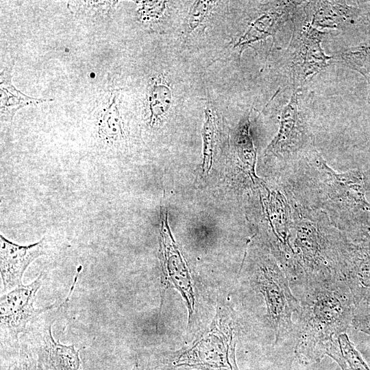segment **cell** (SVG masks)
Segmentation results:
<instances>
[{"instance_id":"obj_8","label":"cell","mask_w":370,"mask_h":370,"mask_svg":"<svg viewBox=\"0 0 370 370\" xmlns=\"http://www.w3.org/2000/svg\"><path fill=\"white\" fill-rule=\"evenodd\" d=\"M44 271L30 284L19 286L1 294L0 328L1 347L19 349V334H24L29 324L45 312L47 307L36 308V294L44 280Z\"/></svg>"},{"instance_id":"obj_15","label":"cell","mask_w":370,"mask_h":370,"mask_svg":"<svg viewBox=\"0 0 370 370\" xmlns=\"http://www.w3.org/2000/svg\"><path fill=\"white\" fill-rule=\"evenodd\" d=\"M248 114L240 122L235 132L234 146L239 159L243 163L247 173L254 180V167L256 153L249 132L250 123Z\"/></svg>"},{"instance_id":"obj_14","label":"cell","mask_w":370,"mask_h":370,"mask_svg":"<svg viewBox=\"0 0 370 370\" xmlns=\"http://www.w3.org/2000/svg\"><path fill=\"white\" fill-rule=\"evenodd\" d=\"M297 2L283 1L278 9L271 11L257 19L245 34L240 39L237 45L249 44L251 42L273 35L280 23L284 21L286 12L291 11V6L296 5Z\"/></svg>"},{"instance_id":"obj_17","label":"cell","mask_w":370,"mask_h":370,"mask_svg":"<svg viewBox=\"0 0 370 370\" xmlns=\"http://www.w3.org/2000/svg\"><path fill=\"white\" fill-rule=\"evenodd\" d=\"M172 104V92L163 82H155L149 92L151 120L158 121L169 110Z\"/></svg>"},{"instance_id":"obj_13","label":"cell","mask_w":370,"mask_h":370,"mask_svg":"<svg viewBox=\"0 0 370 370\" xmlns=\"http://www.w3.org/2000/svg\"><path fill=\"white\" fill-rule=\"evenodd\" d=\"M325 355L335 360L342 370H370L346 333L334 339Z\"/></svg>"},{"instance_id":"obj_1","label":"cell","mask_w":370,"mask_h":370,"mask_svg":"<svg viewBox=\"0 0 370 370\" xmlns=\"http://www.w3.org/2000/svg\"><path fill=\"white\" fill-rule=\"evenodd\" d=\"M297 183L309 199L308 208L322 212L332 225L345 233L370 232V204L359 169L337 173L314 149L301 159Z\"/></svg>"},{"instance_id":"obj_4","label":"cell","mask_w":370,"mask_h":370,"mask_svg":"<svg viewBox=\"0 0 370 370\" xmlns=\"http://www.w3.org/2000/svg\"><path fill=\"white\" fill-rule=\"evenodd\" d=\"M237 324L227 305L217 307L207 329L189 346L167 355L171 367L199 370H239L236 360Z\"/></svg>"},{"instance_id":"obj_20","label":"cell","mask_w":370,"mask_h":370,"mask_svg":"<svg viewBox=\"0 0 370 370\" xmlns=\"http://www.w3.org/2000/svg\"><path fill=\"white\" fill-rule=\"evenodd\" d=\"M213 3V1H198L193 3L187 18L188 33L195 30L203 23L210 12Z\"/></svg>"},{"instance_id":"obj_22","label":"cell","mask_w":370,"mask_h":370,"mask_svg":"<svg viewBox=\"0 0 370 370\" xmlns=\"http://www.w3.org/2000/svg\"><path fill=\"white\" fill-rule=\"evenodd\" d=\"M351 325L370 336V310H356Z\"/></svg>"},{"instance_id":"obj_11","label":"cell","mask_w":370,"mask_h":370,"mask_svg":"<svg viewBox=\"0 0 370 370\" xmlns=\"http://www.w3.org/2000/svg\"><path fill=\"white\" fill-rule=\"evenodd\" d=\"M162 301L168 288L173 287L182 295L188 311L190 327L197 312L195 286L190 271L170 234H162L161 245Z\"/></svg>"},{"instance_id":"obj_9","label":"cell","mask_w":370,"mask_h":370,"mask_svg":"<svg viewBox=\"0 0 370 370\" xmlns=\"http://www.w3.org/2000/svg\"><path fill=\"white\" fill-rule=\"evenodd\" d=\"M325 34L308 21L295 27L287 53L290 77L296 88L328 66L331 57L325 54L321 45Z\"/></svg>"},{"instance_id":"obj_10","label":"cell","mask_w":370,"mask_h":370,"mask_svg":"<svg viewBox=\"0 0 370 370\" xmlns=\"http://www.w3.org/2000/svg\"><path fill=\"white\" fill-rule=\"evenodd\" d=\"M312 135L294 92L284 108L278 132L265 149V155L283 162L301 159L312 147Z\"/></svg>"},{"instance_id":"obj_3","label":"cell","mask_w":370,"mask_h":370,"mask_svg":"<svg viewBox=\"0 0 370 370\" xmlns=\"http://www.w3.org/2000/svg\"><path fill=\"white\" fill-rule=\"evenodd\" d=\"M292 214L291 245L304 273V286L341 279L338 269L341 231L318 210L300 206Z\"/></svg>"},{"instance_id":"obj_24","label":"cell","mask_w":370,"mask_h":370,"mask_svg":"<svg viewBox=\"0 0 370 370\" xmlns=\"http://www.w3.org/2000/svg\"><path fill=\"white\" fill-rule=\"evenodd\" d=\"M132 370H144L143 365L138 361H136L134 365Z\"/></svg>"},{"instance_id":"obj_19","label":"cell","mask_w":370,"mask_h":370,"mask_svg":"<svg viewBox=\"0 0 370 370\" xmlns=\"http://www.w3.org/2000/svg\"><path fill=\"white\" fill-rule=\"evenodd\" d=\"M206 120L203 129L204 137V163L207 166L208 164L210 167L212 158L214 134V119L211 110H206Z\"/></svg>"},{"instance_id":"obj_16","label":"cell","mask_w":370,"mask_h":370,"mask_svg":"<svg viewBox=\"0 0 370 370\" xmlns=\"http://www.w3.org/2000/svg\"><path fill=\"white\" fill-rule=\"evenodd\" d=\"M46 101L27 97L12 86L10 79L1 77V117L3 120L10 121L22 107Z\"/></svg>"},{"instance_id":"obj_18","label":"cell","mask_w":370,"mask_h":370,"mask_svg":"<svg viewBox=\"0 0 370 370\" xmlns=\"http://www.w3.org/2000/svg\"><path fill=\"white\" fill-rule=\"evenodd\" d=\"M341 58L349 67L365 75L370 71V40L345 50Z\"/></svg>"},{"instance_id":"obj_21","label":"cell","mask_w":370,"mask_h":370,"mask_svg":"<svg viewBox=\"0 0 370 370\" xmlns=\"http://www.w3.org/2000/svg\"><path fill=\"white\" fill-rule=\"evenodd\" d=\"M19 351L18 358L7 370H38L37 360L29 347L23 344Z\"/></svg>"},{"instance_id":"obj_23","label":"cell","mask_w":370,"mask_h":370,"mask_svg":"<svg viewBox=\"0 0 370 370\" xmlns=\"http://www.w3.org/2000/svg\"><path fill=\"white\" fill-rule=\"evenodd\" d=\"M364 77L366 78V80H367V84H368V86H367V88H368L367 99H368V103L370 105V71L369 73H367L365 75H364Z\"/></svg>"},{"instance_id":"obj_5","label":"cell","mask_w":370,"mask_h":370,"mask_svg":"<svg viewBox=\"0 0 370 370\" xmlns=\"http://www.w3.org/2000/svg\"><path fill=\"white\" fill-rule=\"evenodd\" d=\"M251 276L252 284L263 297L267 318L275 334V343L287 338L293 332V315L300 304L293 294L289 280L277 260L260 256Z\"/></svg>"},{"instance_id":"obj_7","label":"cell","mask_w":370,"mask_h":370,"mask_svg":"<svg viewBox=\"0 0 370 370\" xmlns=\"http://www.w3.org/2000/svg\"><path fill=\"white\" fill-rule=\"evenodd\" d=\"M338 269L352 294L356 310H370L369 231L341 232Z\"/></svg>"},{"instance_id":"obj_12","label":"cell","mask_w":370,"mask_h":370,"mask_svg":"<svg viewBox=\"0 0 370 370\" xmlns=\"http://www.w3.org/2000/svg\"><path fill=\"white\" fill-rule=\"evenodd\" d=\"M46 254L45 238L28 245L14 243L0 235V271L5 293L23 285L22 278L29 265Z\"/></svg>"},{"instance_id":"obj_2","label":"cell","mask_w":370,"mask_h":370,"mask_svg":"<svg viewBox=\"0 0 370 370\" xmlns=\"http://www.w3.org/2000/svg\"><path fill=\"white\" fill-rule=\"evenodd\" d=\"M303 287L295 354L300 363L308 365L320 362L334 339L346 333L356 307L342 279Z\"/></svg>"},{"instance_id":"obj_6","label":"cell","mask_w":370,"mask_h":370,"mask_svg":"<svg viewBox=\"0 0 370 370\" xmlns=\"http://www.w3.org/2000/svg\"><path fill=\"white\" fill-rule=\"evenodd\" d=\"M77 282H73L69 293L60 303L47 306L27 326L26 345L37 355L38 370H80L79 350L73 344L67 345L56 341L51 332L53 323L64 311Z\"/></svg>"}]
</instances>
